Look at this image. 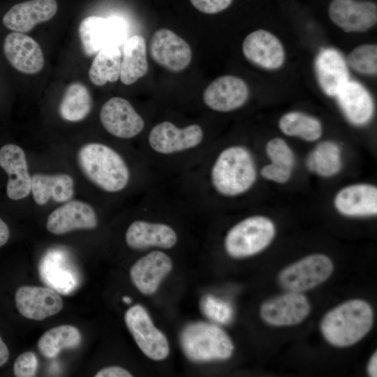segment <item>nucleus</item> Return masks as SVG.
Masks as SVG:
<instances>
[{"instance_id":"1","label":"nucleus","mask_w":377,"mask_h":377,"mask_svg":"<svg viewBox=\"0 0 377 377\" xmlns=\"http://www.w3.org/2000/svg\"><path fill=\"white\" fill-rule=\"evenodd\" d=\"M77 158L83 174L99 188L116 193L128 185V165L112 148L98 142L87 143L78 150Z\"/></svg>"},{"instance_id":"2","label":"nucleus","mask_w":377,"mask_h":377,"mask_svg":"<svg viewBox=\"0 0 377 377\" xmlns=\"http://www.w3.org/2000/svg\"><path fill=\"white\" fill-rule=\"evenodd\" d=\"M374 313L362 300H351L327 313L320 323L325 339L332 345L346 347L362 339L371 328Z\"/></svg>"},{"instance_id":"3","label":"nucleus","mask_w":377,"mask_h":377,"mask_svg":"<svg viewBox=\"0 0 377 377\" xmlns=\"http://www.w3.org/2000/svg\"><path fill=\"white\" fill-rule=\"evenodd\" d=\"M254 159L248 149L233 145L224 149L211 170V181L221 195L234 197L249 191L256 180Z\"/></svg>"},{"instance_id":"4","label":"nucleus","mask_w":377,"mask_h":377,"mask_svg":"<svg viewBox=\"0 0 377 377\" xmlns=\"http://www.w3.org/2000/svg\"><path fill=\"white\" fill-rule=\"evenodd\" d=\"M185 356L195 362H208L230 358L234 345L226 332L218 325L198 321L188 324L179 334Z\"/></svg>"},{"instance_id":"5","label":"nucleus","mask_w":377,"mask_h":377,"mask_svg":"<svg viewBox=\"0 0 377 377\" xmlns=\"http://www.w3.org/2000/svg\"><path fill=\"white\" fill-rule=\"evenodd\" d=\"M275 235L274 223L264 216L244 219L228 232L224 247L227 253L235 258L249 257L264 250Z\"/></svg>"},{"instance_id":"6","label":"nucleus","mask_w":377,"mask_h":377,"mask_svg":"<svg viewBox=\"0 0 377 377\" xmlns=\"http://www.w3.org/2000/svg\"><path fill=\"white\" fill-rule=\"evenodd\" d=\"M126 325L140 350L148 358L161 361L168 356L170 345L165 335L154 324L144 306L135 304L124 314Z\"/></svg>"},{"instance_id":"7","label":"nucleus","mask_w":377,"mask_h":377,"mask_svg":"<svg viewBox=\"0 0 377 377\" xmlns=\"http://www.w3.org/2000/svg\"><path fill=\"white\" fill-rule=\"evenodd\" d=\"M84 54L89 57L108 46L120 47L127 39V26L121 18L112 16H89L82 20L78 29Z\"/></svg>"},{"instance_id":"8","label":"nucleus","mask_w":377,"mask_h":377,"mask_svg":"<svg viewBox=\"0 0 377 377\" xmlns=\"http://www.w3.org/2000/svg\"><path fill=\"white\" fill-rule=\"evenodd\" d=\"M333 271V263L324 254L304 257L284 268L279 275L280 286L288 291L302 293L326 281Z\"/></svg>"},{"instance_id":"9","label":"nucleus","mask_w":377,"mask_h":377,"mask_svg":"<svg viewBox=\"0 0 377 377\" xmlns=\"http://www.w3.org/2000/svg\"><path fill=\"white\" fill-rule=\"evenodd\" d=\"M149 54L158 65L172 73L186 69L192 59V50L188 43L168 29H160L154 33Z\"/></svg>"},{"instance_id":"10","label":"nucleus","mask_w":377,"mask_h":377,"mask_svg":"<svg viewBox=\"0 0 377 377\" xmlns=\"http://www.w3.org/2000/svg\"><path fill=\"white\" fill-rule=\"evenodd\" d=\"M203 137V131L198 124L179 128L170 121H164L151 128L148 142L156 152L171 154L197 147Z\"/></svg>"},{"instance_id":"11","label":"nucleus","mask_w":377,"mask_h":377,"mask_svg":"<svg viewBox=\"0 0 377 377\" xmlns=\"http://www.w3.org/2000/svg\"><path fill=\"white\" fill-rule=\"evenodd\" d=\"M99 118L104 128L112 135L129 139L141 133L145 126L142 117L126 99L112 97L101 107Z\"/></svg>"},{"instance_id":"12","label":"nucleus","mask_w":377,"mask_h":377,"mask_svg":"<svg viewBox=\"0 0 377 377\" xmlns=\"http://www.w3.org/2000/svg\"><path fill=\"white\" fill-rule=\"evenodd\" d=\"M15 302L24 318L42 320L59 313L64 306L59 294L50 287L22 286L15 292Z\"/></svg>"},{"instance_id":"13","label":"nucleus","mask_w":377,"mask_h":377,"mask_svg":"<svg viewBox=\"0 0 377 377\" xmlns=\"http://www.w3.org/2000/svg\"><path fill=\"white\" fill-rule=\"evenodd\" d=\"M328 13L332 22L346 32L365 31L377 22V6L369 1L332 0Z\"/></svg>"},{"instance_id":"14","label":"nucleus","mask_w":377,"mask_h":377,"mask_svg":"<svg viewBox=\"0 0 377 377\" xmlns=\"http://www.w3.org/2000/svg\"><path fill=\"white\" fill-rule=\"evenodd\" d=\"M310 312V304L301 293L288 291L264 302L260 316L273 326H288L302 322Z\"/></svg>"},{"instance_id":"15","label":"nucleus","mask_w":377,"mask_h":377,"mask_svg":"<svg viewBox=\"0 0 377 377\" xmlns=\"http://www.w3.org/2000/svg\"><path fill=\"white\" fill-rule=\"evenodd\" d=\"M249 95V87L242 79L227 75L217 77L206 87L202 100L209 108L227 112L244 105Z\"/></svg>"},{"instance_id":"16","label":"nucleus","mask_w":377,"mask_h":377,"mask_svg":"<svg viewBox=\"0 0 377 377\" xmlns=\"http://www.w3.org/2000/svg\"><path fill=\"white\" fill-rule=\"evenodd\" d=\"M97 224V215L89 204L71 200L49 214L46 228L54 235H63L73 230H91Z\"/></svg>"},{"instance_id":"17","label":"nucleus","mask_w":377,"mask_h":377,"mask_svg":"<svg viewBox=\"0 0 377 377\" xmlns=\"http://www.w3.org/2000/svg\"><path fill=\"white\" fill-rule=\"evenodd\" d=\"M6 59L17 71L33 75L44 66V57L38 43L31 37L20 32L8 34L3 41Z\"/></svg>"},{"instance_id":"18","label":"nucleus","mask_w":377,"mask_h":377,"mask_svg":"<svg viewBox=\"0 0 377 377\" xmlns=\"http://www.w3.org/2000/svg\"><path fill=\"white\" fill-rule=\"evenodd\" d=\"M0 167L7 173V196L13 200L27 198L31 193V176L24 150L15 144L0 149Z\"/></svg>"},{"instance_id":"19","label":"nucleus","mask_w":377,"mask_h":377,"mask_svg":"<svg viewBox=\"0 0 377 377\" xmlns=\"http://www.w3.org/2000/svg\"><path fill=\"white\" fill-rule=\"evenodd\" d=\"M242 52L247 60L265 69H277L285 61V51L281 41L265 29L248 34L242 43Z\"/></svg>"},{"instance_id":"20","label":"nucleus","mask_w":377,"mask_h":377,"mask_svg":"<svg viewBox=\"0 0 377 377\" xmlns=\"http://www.w3.org/2000/svg\"><path fill=\"white\" fill-rule=\"evenodd\" d=\"M172 269V261L164 252L153 251L139 258L131 267L130 277L143 295H151Z\"/></svg>"},{"instance_id":"21","label":"nucleus","mask_w":377,"mask_h":377,"mask_svg":"<svg viewBox=\"0 0 377 377\" xmlns=\"http://www.w3.org/2000/svg\"><path fill=\"white\" fill-rule=\"evenodd\" d=\"M57 9L56 0H29L14 5L2 21L7 29L24 34L38 23L51 20Z\"/></svg>"},{"instance_id":"22","label":"nucleus","mask_w":377,"mask_h":377,"mask_svg":"<svg viewBox=\"0 0 377 377\" xmlns=\"http://www.w3.org/2000/svg\"><path fill=\"white\" fill-rule=\"evenodd\" d=\"M334 206L341 214L364 217L377 214V188L369 184H355L341 188L334 198Z\"/></svg>"},{"instance_id":"23","label":"nucleus","mask_w":377,"mask_h":377,"mask_svg":"<svg viewBox=\"0 0 377 377\" xmlns=\"http://www.w3.org/2000/svg\"><path fill=\"white\" fill-rule=\"evenodd\" d=\"M125 240L126 244L135 250L151 247L168 249L176 244L177 235L175 230L167 224L139 220L128 226Z\"/></svg>"},{"instance_id":"24","label":"nucleus","mask_w":377,"mask_h":377,"mask_svg":"<svg viewBox=\"0 0 377 377\" xmlns=\"http://www.w3.org/2000/svg\"><path fill=\"white\" fill-rule=\"evenodd\" d=\"M336 96L343 113L353 125L363 126L372 118L374 101L368 91L360 83L348 81Z\"/></svg>"},{"instance_id":"25","label":"nucleus","mask_w":377,"mask_h":377,"mask_svg":"<svg viewBox=\"0 0 377 377\" xmlns=\"http://www.w3.org/2000/svg\"><path fill=\"white\" fill-rule=\"evenodd\" d=\"M316 70L319 84L327 96H336L349 81L346 61L334 49H325L319 53L316 61Z\"/></svg>"},{"instance_id":"26","label":"nucleus","mask_w":377,"mask_h":377,"mask_svg":"<svg viewBox=\"0 0 377 377\" xmlns=\"http://www.w3.org/2000/svg\"><path fill=\"white\" fill-rule=\"evenodd\" d=\"M31 192L38 205H44L50 200L64 203L74 195V181L65 173L34 174L31 176Z\"/></svg>"},{"instance_id":"27","label":"nucleus","mask_w":377,"mask_h":377,"mask_svg":"<svg viewBox=\"0 0 377 377\" xmlns=\"http://www.w3.org/2000/svg\"><path fill=\"white\" fill-rule=\"evenodd\" d=\"M147 47L145 38L133 35L124 43L119 78L126 85L135 83L148 71Z\"/></svg>"},{"instance_id":"28","label":"nucleus","mask_w":377,"mask_h":377,"mask_svg":"<svg viewBox=\"0 0 377 377\" xmlns=\"http://www.w3.org/2000/svg\"><path fill=\"white\" fill-rule=\"evenodd\" d=\"M92 108V98L87 87L79 82L66 89L59 105L60 117L68 121L77 122L85 119Z\"/></svg>"},{"instance_id":"29","label":"nucleus","mask_w":377,"mask_h":377,"mask_svg":"<svg viewBox=\"0 0 377 377\" xmlns=\"http://www.w3.org/2000/svg\"><path fill=\"white\" fill-rule=\"evenodd\" d=\"M82 341L79 330L70 325L52 327L43 333L38 341V348L46 358L56 357L63 349L75 348Z\"/></svg>"},{"instance_id":"30","label":"nucleus","mask_w":377,"mask_h":377,"mask_svg":"<svg viewBox=\"0 0 377 377\" xmlns=\"http://www.w3.org/2000/svg\"><path fill=\"white\" fill-rule=\"evenodd\" d=\"M121 52L118 46L103 47L96 54L89 70V78L96 86L114 82L119 78Z\"/></svg>"},{"instance_id":"31","label":"nucleus","mask_w":377,"mask_h":377,"mask_svg":"<svg viewBox=\"0 0 377 377\" xmlns=\"http://www.w3.org/2000/svg\"><path fill=\"white\" fill-rule=\"evenodd\" d=\"M308 169L323 177H330L342 168L340 147L334 142L325 140L318 143L306 158Z\"/></svg>"},{"instance_id":"32","label":"nucleus","mask_w":377,"mask_h":377,"mask_svg":"<svg viewBox=\"0 0 377 377\" xmlns=\"http://www.w3.org/2000/svg\"><path fill=\"white\" fill-rule=\"evenodd\" d=\"M39 270L41 279L57 292L67 294L77 285L75 268L68 263L57 262V258L46 256L41 261Z\"/></svg>"},{"instance_id":"33","label":"nucleus","mask_w":377,"mask_h":377,"mask_svg":"<svg viewBox=\"0 0 377 377\" xmlns=\"http://www.w3.org/2000/svg\"><path fill=\"white\" fill-rule=\"evenodd\" d=\"M279 128L288 136L300 138L308 142L318 140L323 134L322 124L318 119L298 111L289 112L281 116Z\"/></svg>"},{"instance_id":"34","label":"nucleus","mask_w":377,"mask_h":377,"mask_svg":"<svg viewBox=\"0 0 377 377\" xmlns=\"http://www.w3.org/2000/svg\"><path fill=\"white\" fill-rule=\"evenodd\" d=\"M347 62L354 71L364 75L377 73V46L364 44L354 48L348 54Z\"/></svg>"},{"instance_id":"35","label":"nucleus","mask_w":377,"mask_h":377,"mask_svg":"<svg viewBox=\"0 0 377 377\" xmlns=\"http://www.w3.org/2000/svg\"><path fill=\"white\" fill-rule=\"evenodd\" d=\"M200 309L205 317L219 324H228L233 318L231 304L212 295H204L200 299Z\"/></svg>"},{"instance_id":"36","label":"nucleus","mask_w":377,"mask_h":377,"mask_svg":"<svg viewBox=\"0 0 377 377\" xmlns=\"http://www.w3.org/2000/svg\"><path fill=\"white\" fill-rule=\"evenodd\" d=\"M265 151L271 165L293 172L295 157L285 140L280 138L270 139L266 144Z\"/></svg>"},{"instance_id":"37","label":"nucleus","mask_w":377,"mask_h":377,"mask_svg":"<svg viewBox=\"0 0 377 377\" xmlns=\"http://www.w3.org/2000/svg\"><path fill=\"white\" fill-rule=\"evenodd\" d=\"M38 369V359L31 351L20 354L13 364V373L16 377L35 376Z\"/></svg>"},{"instance_id":"38","label":"nucleus","mask_w":377,"mask_h":377,"mask_svg":"<svg viewBox=\"0 0 377 377\" xmlns=\"http://www.w3.org/2000/svg\"><path fill=\"white\" fill-rule=\"evenodd\" d=\"M233 0H190L199 11L206 14H215L226 9Z\"/></svg>"},{"instance_id":"39","label":"nucleus","mask_w":377,"mask_h":377,"mask_svg":"<svg viewBox=\"0 0 377 377\" xmlns=\"http://www.w3.org/2000/svg\"><path fill=\"white\" fill-rule=\"evenodd\" d=\"M262 177L267 180L284 184L289 181L292 171L275 167L270 163L265 165L260 171Z\"/></svg>"},{"instance_id":"40","label":"nucleus","mask_w":377,"mask_h":377,"mask_svg":"<svg viewBox=\"0 0 377 377\" xmlns=\"http://www.w3.org/2000/svg\"><path fill=\"white\" fill-rule=\"evenodd\" d=\"M95 377H131L132 374L119 366H110L99 370Z\"/></svg>"},{"instance_id":"41","label":"nucleus","mask_w":377,"mask_h":377,"mask_svg":"<svg viewBox=\"0 0 377 377\" xmlns=\"http://www.w3.org/2000/svg\"><path fill=\"white\" fill-rule=\"evenodd\" d=\"M10 231L8 225L0 218V247L8 240Z\"/></svg>"},{"instance_id":"42","label":"nucleus","mask_w":377,"mask_h":377,"mask_svg":"<svg viewBox=\"0 0 377 377\" xmlns=\"http://www.w3.org/2000/svg\"><path fill=\"white\" fill-rule=\"evenodd\" d=\"M8 357H9L8 348L6 344L2 340L0 335V367L6 363V362L8 360Z\"/></svg>"},{"instance_id":"43","label":"nucleus","mask_w":377,"mask_h":377,"mask_svg":"<svg viewBox=\"0 0 377 377\" xmlns=\"http://www.w3.org/2000/svg\"><path fill=\"white\" fill-rule=\"evenodd\" d=\"M377 353L376 352L373 354L369 360L367 371L370 376L376 377L377 376Z\"/></svg>"},{"instance_id":"44","label":"nucleus","mask_w":377,"mask_h":377,"mask_svg":"<svg viewBox=\"0 0 377 377\" xmlns=\"http://www.w3.org/2000/svg\"><path fill=\"white\" fill-rule=\"evenodd\" d=\"M123 301H124L125 303L129 304V303H131V298L128 297H123Z\"/></svg>"}]
</instances>
